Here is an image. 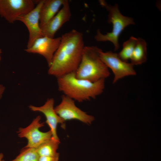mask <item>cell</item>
<instances>
[{"label": "cell", "mask_w": 161, "mask_h": 161, "mask_svg": "<svg viewBox=\"0 0 161 161\" xmlns=\"http://www.w3.org/2000/svg\"><path fill=\"white\" fill-rule=\"evenodd\" d=\"M60 45L49 67L48 74L57 78L75 72L80 62L84 46L83 34L73 30L61 37Z\"/></svg>", "instance_id": "6da1fadb"}, {"label": "cell", "mask_w": 161, "mask_h": 161, "mask_svg": "<svg viewBox=\"0 0 161 161\" xmlns=\"http://www.w3.org/2000/svg\"><path fill=\"white\" fill-rule=\"evenodd\" d=\"M57 78L59 91L79 102L95 98L103 93L105 88V79L92 82L78 78L75 72Z\"/></svg>", "instance_id": "7a4b0ae2"}, {"label": "cell", "mask_w": 161, "mask_h": 161, "mask_svg": "<svg viewBox=\"0 0 161 161\" xmlns=\"http://www.w3.org/2000/svg\"><path fill=\"white\" fill-rule=\"evenodd\" d=\"M102 50L96 46H85L80 64L75 72L77 78L95 82L108 77V68L101 59Z\"/></svg>", "instance_id": "3957f363"}, {"label": "cell", "mask_w": 161, "mask_h": 161, "mask_svg": "<svg viewBox=\"0 0 161 161\" xmlns=\"http://www.w3.org/2000/svg\"><path fill=\"white\" fill-rule=\"evenodd\" d=\"M100 4L105 7L109 12L108 23H112L113 26L112 31L106 34H103L98 30L95 36L97 41H109L114 45V50H117L120 47L119 38L125 28L130 25L135 24L133 19L130 17L125 16L120 12L117 4L114 5L108 4L104 0H100Z\"/></svg>", "instance_id": "277c9868"}, {"label": "cell", "mask_w": 161, "mask_h": 161, "mask_svg": "<svg viewBox=\"0 0 161 161\" xmlns=\"http://www.w3.org/2000/svg\"><path fill=\"white\" fill-rule=\"evenodd\" d=\"M41 116H38L27 126L24 128H20L17 131L19 137L25 138L27 140V144L25 147L36 148L52 137L50 130L45 132L39 130V129L44 125L43 123L41 122Z\"/></svg>", "instance_id": "5b68a950"}, {"label": "cell", "mask_w": 161, "mask_h": 161, "mask_svg": "<svg viewBox=\"0 0 161 161\" xmlns=\"http://www.w3.org/2000/svg\"><path fill=\"white\" fill-rule=\"evenodd\" d=\"M100 56L102 61L113 72L114 77L113 83H115L125 77L136 75L134 66L130 63L121 60L117 53L111 51L103 52L101 50Z\"/></svg>", "instance_id": "8992f818"}, {"label": "cell", "mask_w": 161, "mask_h": 161, "mask_svg": "<svg viewBox=\"0 0 161 161\" xmlns=\"http://www.w3.org/2000/svg\"><path fill=\"white\" fill-rule=\"evenodd\" d=\"M35 7L31 0H0V15L13 23L19 16L30 12Z\"/></svg>", "instance_id": "52a82bcc"}, {"label": "cell", "mask_w": 161, "mask_h": 161, "mask_svg": "<svg viewBox=\"0 0 161 161\" xmlns=\"http://www.w3.org/2000/svg\"><path fill=\"white\" fill-rule=\"evenodd\" d=\"M54 109L57 114L65 121L76 120L90 124L94 120L93 116L81 110L75 105L74 100L65 95L62 96L61 102Z\"/></svg>", "instance_id": "ba28073f"}, {"label": "cell", "mask_w": 161, "mask_h": 161, "mask_svg": "<svg viewBox=\"0 0 161 161\" xmlns=\"http://www.w3.org/2000/svg\"><path fill=\"white\" fill-rule=\"evenodd\" d=\"M44 0L38 1L37 5L29 13L18 17L16 21L23 23L29 32L27 48L30 47L38 38L43 36L39 25L40 12Z\"/></svg>", "instance_id": "9c48e42d"}, {"label": "cell", "mask_w": 161, "mask_h": 161, "mask_svg": "<svg viewBox=\"0 0 161 161\" xmlns=\"http://www.w3.org/2000/svg\"><path fill=\"white\" fill-rule=\"evenodd\" d=\"M61 37L51 38L43 36L37 39L32 46L25 49L31 53H38L44 56L49 67L61 41Z\"/></svg>", "instance_id": "30bf717a"}, {"label": "cell", "mask_w": 161, "mask_h": 161, "mask_svg": "<svg viewBox=\"0 0 161 161\" xmlns=\"http://www.w3.org/2000/svg\"><path fill=\"white\" fill-rule=\"evenodd\" d=\"M54 99L51 98L48 99L44 104L41 106L30 105L29 107L31 110L41 112L44 115L46 119V123L50 128L52 138L56 140H60L57 134V126L58 124H60L61 127L65 129V121L55 112L54 107Z\"/></svg>", "instance_id": "8fae6325"}, {"label": "cell", "mask_w": 161, "mask_h": 161, "mask_svg": "<svg viewBox=\"0 0 161 161\" xmlns=\"http://www.w3.org/2000/svg\"><path fill=\"white\" fill-rule=\"evenodd\" d=\"M71 16L69 2L65 0L61 8L47 24L41 28L43 36L54 38L56 32Z\"/></svg>", "instance_id": "7c38bea8"}, {"label": "cell", "mask_w": 161, "mask_h": 161, "mask_svg": "<svg viewBox=\"0 0 161 161\" xmlns=\"http://www.w3.org/2000/svg\"><path fill=\"white\" fill-rule=\"evenodd\" d=\"M65 0H44L40 12V28L47 24L58 12Z\"/></svg>", "instance_id": "4fadbf2b"}, {"label": "cell", "mask_w": 161, "mask_h": 161, "mask_svg": "<svg viewBox=\"0 0 161 161\" xmlns=\"http://www.w3.org/2000/svg\"><path fill=\"white\" fill-rule=\"evenodd\" d=\"M147 44L144 39L137 38V41L130 59L134 66L141 64L147 59Z\"/></svg>", "instance_id": "5bb4252c"}, {"label": "cell", "mask_w": 161, "mask_h": 161, "mask_svg": "<svg viewBox=\"0 0 161 161\" xmlns=\"http://www.w3.org/2000/svg\"><path fill=\"white\" fill-rule=\"evenodd\" d=\"M60 143V140H56L52 137L36 148L37 152L39 156H59L57 151Z\"/></svg>", "instance_id": "9a60e30c"}, {"label": "cell", "mask_w": 161, "mask_h": 161, "mask_svg": "<svg viewBox=\"0 0 161 161\" xmlns=\"http://www.w3.org/2000/svg\"><path fill=\"white\" fill-rule=\"evenodd\" d=\"M137 39V38L131 36L129 39L124 42L122 49L117 53L120 59L125 62H128L131 58Z\"/></svg>", "instance_id": "2e32d148"}, {"label": "cell", "mask_w": 161, "mask_h": 161, "mask_svg": "<svg viewBox=\"0 0 161 161\" xmlns=\"http://www.w3.org/2000/svg\"><path fill=\"white\" fill-rule=\"evenodd\" d=\"M39 157L36 148L25 147L15 158L10 161H38Z\"/></svg>", "instance_id": "e0dca14e"}, {"label": "cell", "mask_w": 161, "mask_h": 161, "mask_svg": "<svg viewBox=\"0 0 161 161\" xmlns=\"http://www.w3.org/2000/svg\"><path fill=\"white\" fill-rule=\"evenodd\" d=\"M59 156H39L38 161H58Z\"/></svg>", "instance_id": "ac0fdd59"}, {"label": "cell", "mask_w": 161, "mask_h": 161, "mask_svg": "<svg viewBox=\"0 0 161 161\" xmlns=\"http://www.w3.org/2000/svg\"><path fill=\"white\" fill-rule=\"evenodd\" d=\"M5 87L3 85L0 84V99L1 98L2 95L5 90Z\"/></svg>", "instance_id": "d6986e66"}, {"label": "cell", "mask_w": 161, "mask_h": 161, "mask_svg": "<svg viewBox=\"0 0 161 161\" xmlns=\"http://www.w3.org/2000/svg\"><path fill=\"white\" fill-rule=\"evenodd\" d=\"M4 154L2 153H0V161H4L3 159Z\"/></svg>", "instance_id": "ffe728a7"}, {"label": "cell", "mask_w": 161, "mask_h": 161, "mask_svg": "<svg viewBox=\"0 0 161 161\" xmlns=\"http://www.w3.org/2000/svg\"><path fill=\"white\" fill-rule=\"evenodd\" d=\"M1 52H2V51H1V49H0V61H1Z\"/></svg>", "instance_id": "44dd1931"}]
</instances>
